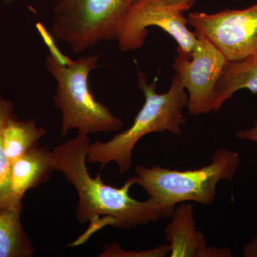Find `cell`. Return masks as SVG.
Returning a JSON list of instances; mask_svg holds the SVG:
<instances>
[{"label":"cell","instance_id":"6da1fadb","mask_svg":"<svg viewBox=\"0 0 257 257\" xmlns=\"http://www.w3.org/2000/svg\"><path fill=\"white\" fill-rule=\"evenodd\" d=\"M89 145V135L78 133L52 151L56 171L63 174L78 194L76 216L79 222L89 224L85 232L69 246L83 244L107 226L130 229L163 217L160 206L151 198L139 201L130 197V189L137 184L136 176L119 188L104 183L100 173L92 177L87 166Z\"/></svg>","mask_w":257,"mask_h":257},{"label":"cell","instance_id":"7a4b0ae2","mask_svg":"<svg viewBox=\"0 0 257 257\" xmlns=\"http://www.w3.org/2000/svg\"><path fill=\"white\" fill-rule=\"evenodd\" d=\"M138 87L145 95V104L135 116L133 124L106 142L97 140L89 145L87 162L98 163L99 168L114 162L121 175L133 165L134 149L144 137L152 133L165 132L180 135L185 122L184 109L187 107V92L180 77L174 75L167 92H157L156 80L148 84L143 72L138 74Z\"/></svg>","mask_w":257,"mask_h":257},{"label":"cell","instance_id":"3957f363","mask_svg":"<svg viewBox=\"0 0 257 257\" xmlns=\"http://www.w3.org/2000/svg\"><path fill=\"white\" fill-rule=\"evenodd\" d=\"M241 163L238 152L220 148L201 168L181 171L140 165L135 168V176L137 184L158 203L163 217H170L180 203L212 204L219 182L232 180Z\"/></svg>","mask_w":257,"mask_h":257},{"label":"cell","instance_id":"277c9868","mask_svg":"<svg viewBox=\"0 0 257 257\" xmlns=\"http://www.w3.org/2000/svg\"><path fill=\"white\" fill-rule=\"evenodd\" d=\"M98 61L97 55L81 57L69 64L62 63L53 55L45 59V67L57 82L53 101L62 114L63 138L72 130L89 135L118 132L124 126V121L96 100L89 89L88 78L97 68Z\"/></svg>","mask_w":257,"mask_h":257},{"label":"cell","instance_id":"5b68a950","mask_svg":"<svg viewBox=\"0 0 257 257\" xmlns=\"http://www.w3.org/2000/svg\"><path fill=\"white\" fill-rule=\"evenodd\" d=\"M138 0H62L53 8L52 32L74 54L101 41H116L123 20Z\"/></svg>","mask_w":257,"mask_h":257},{"label":"cell","instance_id":"8992f818","mask_svg":"<svg viewBox=\"0 0 257 257\" xmlns=\"http://www.w3.org/2000/svg\"><path fill=\"white\" fill-rule=\"evenodd\" d=\"M196 34L191 55L177 48L172 68L187 92L188 112L198 116L213 111L216 86L228 60L205 37Z\"/></svg>","mask_w":257,"mask_h":257},{"label":"cell","instance_id":"52a82bcc","mask_svg":"<svg viewBox=\"0 0 257 257\" xmlns=\"http://www.w3.org/2000/svg\"><path fill=\"white\" fill-rule=\"evenodd\" d=\"M184 13L167 6L163 0H138L120 26L116 39L119 50L126 52L141 48L148 36V28L157 27L173 37L177 48L191 55L197 35L187 28Z\"/></svg>","mask_w":257,"mask_h":257},{"label":"cell","instance_id":"ba28073f","mask_svg":"<svg viewBox=\"0 0 257 257\" xmlns=\"http://www.w3.org/2000/svg\"><path fill=\"white\" fill-rule=\"evenodd\" d=\"M187 21L229 62L257 54V3L243 10H226L214 14L190 13Z\"/></svg>","mask_w":257,"mask_h":257},{"label":"cell","instance_id":"9c48e42d","mask_svg":"<svg viewBox=\"0 0 257 257\" xmlns=\"http://www.w3.org/2000/svg\"><path fill=\"white\" fill-rule=\"evenodd\" d=\"M165 229V241L172 257H231L229 248L209 246L205 236L197 229L194 207L182 202L174 209Z\"/></svg>","mask_w":257,"mask_h":257},{"label":"cell","instance_id":"30bf717a","mask_svg":"<svg viewBox=\"0 0 257 257\" xmlns=\"http://www.w3.org/2000/svg\"><path fill=\"white\" fill-rule=\"evenodd\" d=\"M56 171L52 152L37 145L12 162L10 186L15 202L23 204L25 193L46 183Z\"/></svg>","mask_w":257,"mask_h":257},{"label":"cell","instance_id":"8fae6325","mask_svg":"<svg viewBox=\"0 0 257 257\" xmlns=\"http://www.w3.org/2000/svg\"><path fill=\"white\" fill-rule=\"evenodd\" d=\"M241 89L257 93V54L226 62L216 86L213 111H219L225 101Z\"/></svg>","mask_w":257,"mask_h":257},{"label":"cell","instance_id":"7c38bea8","mask_svg":"<svg viewBox=\"0 0 257 257\" xmlns=\"http://www.w3.org/2000/svg\"><path fill=\"white\" fill-rule=\"evenodd\" d=\"M46 134V128L37 126L36 119L20 120L12 113L3 128V144L8 158L11 162L16 160L39 145Z\"/></svg>","mask_w":257,"mask_h":257},{"label":"cell","instance_id":"4fadbf2b","mask_svg":"<svg viewBox=\"0 0 257 257\" xmlns=\"http://www.w3.org/2000/svg\"><path fill=\"white\" fill-rule=\"evenodd\" d=\"M23 207L0 211V257H31L33 243L21 221Z\"/></svg>","mask_w":257,"mask_h":257},{"label":"cell","instance_id":"5bb4252c","mask_svg":"<svg viewBox=\"0 0 257 257\" xmlns=\"http://www.w3.org/2000/svg\"><path fill=\"white\" fill-rule=\"evenodd\" d=\"M14 104L5 99L0 92V211L23 207L15 202L10 186L12 162L5 152L3 140V128L5 120L13 112Z\"/></svg>","mask_w":257,"mask_h":257},{"label":"cell","instance_id":"9a60e30c","mask_svg":"<svg viewBox=\"0 0 257 257\" xmlns=\"http://www.w3.org/2000/svg\"><path fill=\"white\" fill-rule=\"evenodd\" d=\"M168 243H162L156 247L141 251H127L119 243H106L99 257H165L170 254Z\"/></svg>","mask_w":257,"mask_h":257},{"label":"cell","instance_id":"2e32d148","mask_svg":"<svg viewBox=\"0 0 257 257\" xmlns=\"http://www.w3.org/2000/svg\"><path fill=\"white\" fill-rule=\"evenodd\" d=\"M236 137L239 140H246L257 144V119L251 127L241 130L236 133Z\"/></svg>","mask_w":257,"mask_h":257},{"label":"cell","instance_id":"e0dca14e","mask_svg":"<svg viewBox=\"0 0 257 257\" xmlns=\"http://www.w3.org/2000/svg\"><path fill=\"white\" fill-rule=\"evenodd\" d=\"M163 1L170 8L185 12L190 10L197 0H163Z\"/></svg>","mask_w":257,"mask_h":257},{"label":"cell","instance_id":"ac0fdd59","mask_svg":"<svg viewBox=\"0 0 257 257\" xmlns=\"http://www.w3.org/2000/svg\"><path fill=\"white\" fill-rule=\"evenodd\" d=\"M243 255L245 257H257V236L245 244Z\"/></svg>","mask_w":257,"mask_h":257},{"label":"cell","instance_id":"d6986e66","mask_svg":"<svg viewBox=\"0 0 257 257\" xmlns=\"http://www.w3.org/2000/svg\"><path fill=\"white\" fill-rule=\"evenodd\" d=\"M56 1H57V2H58V1H62V0H56Z\"/></svg>","mask_w":257,"mask_h":257}]
</instances>
